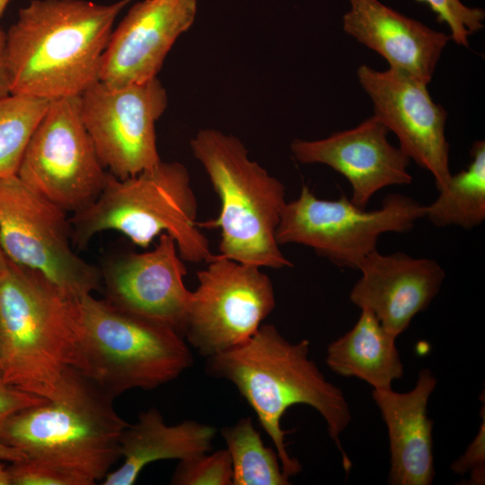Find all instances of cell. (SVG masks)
<instances>
[{"label":"cell","instance_id":"obj_1","mask_svg":"<svg viewBox=\"0 0 485 485\" xmlns=\"http://www.w3.org/2000/svg\"><path fill=\"white\" fill-rule=\"evenodd\" d=\"M309 352L308 340L292 343L274 325L261 324L242 345L207 357V373L230 381L254 410L289 478L298 474L302 465L287 451L281 419L295 404L308 405L320 413L340 452L344 470L348 472L351 467L340 439L351 421L349 406Z\"/></svg>","mask_w":485,"mask_h":485},{"label":"cell","instance_id":"obj_2","mask_svg":"<svg viewBox=\"0 0 485 485\" xmlns=\"http://www.w3.org/2000/svg\"><path fill=\"white\" fill-rule=\"evenodd\" d=\"M131 0H32L6 34L11 94L45 100L79 96L99 81L119 13Z\"/></svg>","mask_w":485,"mask_h":485},{"label":"cell","instance_id":"obj_3","mask_svg":"<svg viewBox=\"0 0 485 485\" xmlns=\"http://www.w3.org/2000/svg\"><path fill=\"white\" fill-rule=\"evenodd\" d=\"M77 298L41 273L10 261L0 273L2 379L48 400L75 368Z\"/></svg>","mask_w":485,"mask_h":485},{"label":"cell","instance_id":"obj_4","mask_svg":"<svg viewBox=\"0 0 485 485\" xmlns=\"http://www.w3.org/2000/svg\"><path fill=\"white\" fill-rule=\"evenodd\" d=\"M113 400L71 367L56 396L13 416L0 440L93 485L121 457L119 440L128 423L115 411Z\"/></svg>","mask_w":485,"mask_h":485},{"label":"cell","instance_id":"obj_5","mask_svg":"<svg viewBox=\"0 0 485 485\" xmlns=\"http://www.w3.org/2000/svg\"><path fill=\"white\" fill-rule=\"evenodd\" d=\"M220 200V212L199 227L219 228V255L269 269L292 267L276 238L287 204L284 184L248 156L243 143L215 128H202L190 139Z\"/></svg>","mask_w":485,"mask_h":485},{"label":"cell","instance_id":"obj_6","mask_svg":"<svg viewBox=\"0 0 485 485\" xmlns=\"http://www.w3.org/2000/svg\"><path fill=\"white\" fill-rule=\"evenodd\" d=\"M198 203L187 168L159 162L137 175L110 174L97 199L70 216L74 246L83 248L97 234L117 231L147 248L163 234L172 236L189 262H209V242L197 222Z\"/></svg>","mask_w":485,"mask_h":485},{"label":"cell","instance_id":"obj_7","mask_svg":"<svg viewBox=\"0 0 485 485\" xmlns=\"http://www.w3.org/2000/svg\"><path fill=\"white\" fill-rule=\"evenodd\" d=\"M75 369L114 399L131 389H155L193 363L174 329L123 311L92 295L77 298Z\"/></svg>","mask_w":485,"mask_h":485},{"label":"cell","instance_id":"obj_8","mask_svg":"<svg viewBox=\"0 0 485 485\" xmlns=\"http://www.w3.org/2000/svg\"><path fill=\"white\" fill-rule=\"evenodd\" d=\"M423 217L425 206L405 195H388L380 208L367 211L344 194L322 199L304 185L287 202L276 238L279 245H304L339 267L358 269L383 234L408 232Z\"/></svg>","mask_w":485,"mask_h":485},{"label":"cell","instance_id":"obj_9","mask_svg":"<svg viewBox=\"0 0 485 485\" xmlns=\"http://www.w3.org/2000/svg\"><path fill=\"white\" fill-rule=\"evenodd\" d=\"M0 242L11 261L41 273L72 297L101 286V271L75 251L67 212L16 174L0 177Z\"/></svg>","mask_w":485,"mask_h":485},{"label":"cell","instance_id":"obj_10","mask_svg":"<svg viewBox=\"0 0 485 485\" xmlns=\"http://www.w3.org/2000/svg\"><path fill=\"white\" fill-rule=\"evenodd\" d=\"M16 175L66 212H79L97 199L110 173L82 120L79 96L49 101Z\"/></svg>","mask_w":485,"mask_h":485},{"label":"cell","instance_id":"obj_11","mask_svg":"<svg viewBox=\"0 0 485 485\" xmlns=\"http://www.w3.org/2000/svg\"><path fill=\"white\" fill-rule=\"evenodd\" d=\"M197 273L183 337L210 357L248 340L273 311L275 292L261 268L215 255Z\"/></svg>","mask_w":485,"mask_h":485},{"label":"cell","instance_id":"obj_12","mask_svg":"<svg viewBox=\"0 0 485 485\" xmlns=\"http://www.w3.org/2000/svg\"><path fill=\"white\" fill-rule=\"evenodd\" d=\"M84 125L105 169L126 179L161 162L155 123L168 104L157 77L121 87L98 81L79 95Z\"/></svg>","mask_w":485,"mask_h":485},{"label":"cell","instance_id":"obj_13","mask_svg":"<svg viewBox=\"0 0 485 485\" xmlns=\"http://www.w3.org/2000/svg\"><path fill=\"white\" fill-rule=\"evenodd\" d=\"M362 88L370 97L374 116L399 140V148L434 177L437 190L448 182L449 143L445 137L447 113L436 103L427 84L389 68H357Z\"/></svg>","mask_w":485,"mask_h":485},{"label":"cell","instance_id":"obj_14","mask_svg":"<svg viewBox=\"0 0 485 485\" xmlns=\"http://www.w3.org/2000/svg\"><path fill=\"white\" fill-rule=\"evenodd\" d=\"M174 239L158 237L151 251L119 256L102 271L106 299L123 311L165 324L183 336L191 291Z\"/></svg>","mask_w":485,"mask_h":485},{"label":"cell","instance_id":"obj_15","mask_svg":"<svg viewBox=\"0 0 485 485\" xmlns=\"http://www.w3.org/2000/svg\"><path fill=\"white\" fill-rule=\"evenodd\" d=\"M196 14L197 0H144L134 4L112 31L99 81L121 87L155 78Z\"/></svg>","mask_w":485,"mask_h":485},{"label":"cell","instance_id":"obj_16","mask_svg":"<svg viewBox=\"0 0 485 485\" xmlns=\"http://www.w3.org/2000/svg\"><path fill=\"white\" fill-rule=\"evenodd\" d=\"M388 132L373 115L355 128L322 139H295L290 150L301 163L325 164L342 174L351 186L349 199L366 209L380 190L409 185L413 180L407 170L410 158L388 141Z\"/></svg>","mask_w":485,"mask_h":485},{"label":"cell","instance_id":"obj_17","mask_svg":"<svg viewBox=\"0 0 485 485\" xmlns=\"http://www.w3.org/2000/svg\"><path fill=\"white\" fill-rule=\"evenodd\" d=\"M361 278L349 299L373 313L383 327L398 337L438 294L445 272L434 260L402 252L370 253L358 268Z\"/></svg>","mask_w":485,"mask_h":485},{"label":"cell","instance_id":"obj_18","mask_svg":"<svg viewBox=\"0 0 485 485\" xmlns=\"http://www.w3.org/2000/svg\"><path fill=\"white\" fill-rule=\"evenodd\" d=\"M344 31L382 56L389 68L428 84L450 35L407 17L378 0H348Z\"/></svg>","mask_w":485,"mask_h":485},{"label":"cell","instance_id":"obj_19","mask_svg":"<svg viewBox=\"0 0 485 485\" xmlns=\"http://www.w3.org/2000/svg\"><path fill=\"white\" fill-rule=\"evenodd\" d=\"M437 384L428 368H423L412 390L374 389L373 399L387 427L391 468L388 483L429 485L435 477L432 429L428 402Z\"/></svg>","mask_w":485,"mask_h":485},{"label":"cell","instance_id":"obj_20","mask_svg":"<svg viewBox=\"0 0 485 485\" xmlns=\"http://www.w3.org/2000/svg\"><path fill=\"white\" fill-rule=\"evenodd\" d=\"M216 434L213 426L185 420L169 426L157 409L142 412L135 424L123 430L119 445L123 463L108 472L103 485H132L149 463L161 460H184L210 452Z\"/></svg>","mask_w":485,"mask_h":485},{"label":"cell","instance_id":"obj_21","mask_svg":"<svg viewBox=\"0 0 485 485\" xmlns=\"http://www.w3.org/2000/svg\"><path fill=\"white\" fill-rule=\"evenodd\" d=\"M396 338L373 313L361 310L354 327L329 344L326 364L336 375L359 378L374 389L392 388L403 375Z\"/></svg>","mask_w":485,"mask_h":485},{"label":"cell","instance_id":"obj_22","mask_svg":"<svg viewBox=\"0 0 485 485\" xmlns=\"http://www.w3.org/2000/svg\"><path fill=\"white\" fill-rule=\"evenodd\" d=\"M466 169L452 174L437 198L425 206V217L436 227L472 229L485 219V142L475 141Z\"/></svg>","mask_w":485,"mask_h":485},{"label":"cell","instance_id":"obj_23","mask_svg":"<svg viewBox=\"0 0 485 485\" xmlns=\"http://www.w3.org/2000/svg\"><path fill=\"white\" fill-rule=\"evenodd\" d=\"M229 452L232 485H288L276 450L266 446L251 417L221 430Z\"/></svg>","mask_w":485,"mask_h":485},{"label":"cell","instance_id":"obj_24","mask_svg":"<svg viewBox=\"0 0 485 485\" xmlns=\"http://www.w3.org/2000/svg\"><path fill=\"white\" fill-rule=\"evenodd\" d=\"M48 100L10 94L0 99V177L17 173Z\"/></svg>","mask_w":485,"mask_h":485},{"label":"cell","instance_id":"obj_25","mask_svg":"<svg viewBox=\"0 0 485 485\" xmlns=\"http://www.w3.org/2000/svg\"><path fill=\"white\" fill-rule=\"evenodd\" d=\"M171 484L173 485H232V461L227 449L204 453L181 460Z\"/></svg>","mask_w":485,"mask_h":485},{"label":"cell","instance_id":"obj_26","mask_svg":"<svg viewBox=\"0 0 485 485\" xmlns=\"http://www.w3.org/2000/svg\"><path fill=\"white\" fill-rule=\"evenodd\" d=\"M416 1L429 6L437 21L448 26L451 40L460 46L468 47L469 37L483 27L484 11L466 6L460 0Z\"/></svg>","mask_w":485,"mask_h":485},{"label":"cell","instance_id":"obj_27","mask_svg":"<svg viewBox=\"0 0 485 485\" xmlns=\"http://www.w3.org/2000/svg\"><path fill=\"white\" fill-rule=\"evenodd\" d=\"M7 469L12 485H89L70 472L29 457L11 463Z\"/></svg>","mask_w":485,"mask_h":485},{"label":"cell","instance_id":"obj_28","mask_svg":"<svg viewBox=\"0 0 485 485\" xmlns=\"http://www.w3.org/2000/svg\"><path fill=\"white\" fill-rule=\"evenodd\" d=\"M482 423L480 430L468 446L466 452L451 465V470L463 475L470 472V479L468 484H483L484 483V463H485V418L484 406H482Z\"/></svg>","mask_w":485,"mask_h":485},{"label":"cell","instance_id":"obj_29","mask_svg":"<svg viewBox=\"0 0 485 485\" xmlns=\"http://www.w3.org/2000/svg\"><path fill=\"white\" fill-rule=\"evenodd\" d=\"M48 399L7 384L0 378V430L15 414Z\"/></svg>","mask_w":485,"mask_h":485},{"label":"cell","instance_id":"obj_30","mask_svg":"<svg viewBox=\"0 0 485 485\" xmlns=\"http://www.w3.org/2000/svg\"><path fill=\"white\" fill-rule=\"evenodd\" d=\"M11 94V82L6 56V34L0 30V99Z\"/></svg>","mask_w":485,"mask_h":485},{"label":"cell","instance_id":"obj_31","mask_svg":"<svg viewBox=\"0 0 485 485\" xmlns=\"http://www.w3.org/2000/svg\"><path fill=\"white\" fill-rule=\"evenodd\" d=\"M28 456L22 450L9 445L0 440V460L7 462H17L26 459Z\"/></svg>","mask_w":485,"mask_h":485},{"label":"cell","instance_id":"obj_32","mask_svg":"<svg viewBox=\"0 0 485 485\" xmlns=\"http://www.w3.org/2000/svg\"><path fill=\"white\" fill-rule=\"evenodd\" d=\"M0 485H12L8 469L5 468L0 460Z\"/></svg>","mask_w":485,"mask_h":485},{"label":"cell","instance_id":"obj_33","mask_svg":"<svg viewBox=\"0 0 485 485\" xmlns=\"http://www.w3.org/2000/svg\"><path fill=\"white\" fill-rule=\"evenodd\" d=\"M10 261L0 242V273L8 268Z\"/></svg>","mask_w":485,"mask_h":485},{"label":"cell","instance_id":"obj_34","mask_svg":"<svg viewBox=\"0 0 485 485\" xmlns=\"http://www.w3.org/2000/svg\"><path fill=\"white\" fill-rule=\"evenodd\" d=\"M10 1L11 0H0V17L2 16Z\"/></svg>","mask_w":485,"mask_h":485},{"label":"cell","instance_id":"obj_35","mask_svg":"<svg viewBox=\"0 0 485 485\" xmlns=\"http://www.w3.org/2000/svg\"><path fill=\"white\" fill-rule=\"evenodd\" d=\"M0 378H2V372H1V369H0Z\"/></svg>","mask_w":485,"mask_h":485}]
</instances>
